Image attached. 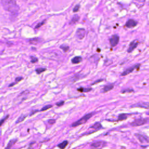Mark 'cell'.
I'll use <instances>...</instances> for the list:
<instances>
[{"mask_svg":"<svg viewBox=\"0 0 149 149\" xmlns=\"http://www.w3.org/2000/svg\"><path fill=\"white\" fill-rule=\"evenodd\" d=\"M52 107H53L52 106V105H51V104H48L47 105H45V106L43 107L40 109V111H46V110H47V109L51 108H52Z\"/></svg>","mask_w":149,"mask_h":149,"instance_id":"24","label":"cell"},{"mask_svg":"<svg viewBox=\"0 0 149 149\" xmlns=\"http://www.w3.org/2000/svg\"><path fill=\"white\" fill-rule=\"evenodd\" d=\"M102 128H103V126L101 125V123L98 122H96V123H94L92 126H90V128L94 129V130H99V129H101Z\"/></svg>","mask_w":149,"mask_h":149,"instance_id":"14","label":"cell"},{"mask_svg":"<svg viewBox=\"0 0 149 149\" xmlns=\"http://www.w3.org/2000/svg\"><path fill=\"white\" fill-rule=\"evenodd\" d=\"M82 61V57L80 56H77V57H75L73 58L71 60V62H72V64H79L80 62Z\"/></svg>","mask_w":149,"mask_h":149,"instance_id":"13","label":"cell"},{"mask_svg":"<svg viewBox=\"0 0 149 149\" xmlns=\"http://www.w3.org/2000/svg\"><path fill=\"white\" fill-rule=\"evenodd\" d=\"M79 16L77 15H75L72 17V19H71V22H69L70 25H73L75 24V23H76L77 22H78V21L79 20Z\"/></svg>","mask_w":149,"mask_h":149,"instance_id":"17","label":"cell"},{"mask_svg":"<svg viewBox=\"0 0 149 149\" xmlns=\"http://www.w3.org/2000/svg\"><path fill=\"white\" fill-rule=\"evenodd\" d=\"M104 80V79H98V80H96V81H94V82H93V83L92 84V85H96V84L98 83H100V82H101L103 81Z\"/></svg>","mask_w":149,"mask_h":149,"instance_id":"30","label":"cell"},{"mask_svg":"<svg viewBox=\"0 0 149 149\" xmlns=\"http://www.w3.org/2000/svg\"><path fill=\"white\" fill-rule=\"evenodd\" d=\"M138 44H139V42H138V40L132 41L130 43V44H129V47L128 49L127 50L128 52L130 53V52H132V51L138 47Z\"/></svg>","mask_w":149,"mask_h":149,"instance_id":"8","label":"cell"},{"mask_svg":"<svg viewBox=\"0 0 149 149\" xmlns=\"http://www.w3.org/2000/svg\"><path fill=\"white\" fill-rule=\"evenodd\" d=\"M86 31L83 28H79L76 31V36L77 39L82 40L83 39L85 36Z\"/></svg>","mask_w":149,"mask_h":149,"instance_id":"7","label":"cell"},{"mask_svg":"<svg viewBox=\"0 0 149 149\" xmlns=\"http://www.w3.org/2000/svg\"><path fill=\"white\" fill-rule=\"evenodd\" d=\"M146 114H147V115H149V112H147V113H146Z\"/></svg>","mask_w":149,"mask_h":149,"instance_id":"37","label":"cell"},{"mask_svg":"<svg viewBox=\"0 0 149 149\" xmlns=\"http://www.w3.org/2000/svg\"><path fill=\"white\" fill-rule=\"evenodd\" d=\"M149 122V118H139L134 120L133 122L130 123V125L132 126H142Z\"/></svg>","mask_w":149,"mask_h":149,"instance_id":"3","label":"cell"},{"mask_svg":"<svg viewBox=\"0 0 149 149\" xmlns=\"http://www.w3.org/2000/svg\"><path fill=\"white\" fill-rule=\"evenodd\" d=\"M60 48H61L62 50L64 51V52H67V51H68V50H69V47L68 46V45L67 44H62L60 46Z\"/></svg>","mask_w":149,"mask_h":149,"instance_id":"21","label":"cell"},{"mask_svg":"<svg viewBox=\"0 0 149 149\" xmlns=\"http://www.w3.org/2000/svg\"><path fill=\"white\" fill-rule=\"evenodd\" d=\"M17 141H18V140H17L16 139H14L10 140V142H8V143L7 146H6V147H5V149H10L12 147L13 145L15 144V143H16Z\"/></svg>","mask_w":149,"mask_h":149,"instance_id":"16","label":"cell"},{"mask_svg":"<svg viewBox=\"0 0 149 149\" xmlns=\"http://www.w3.org/2000/svg\"><path fill=\"white\" fill-rule=\"evenodd\" d=\"M41 41V39H40V38H37V37L33 38V39H31L29 40V42L33 44H37V43H40Z\"/></svg>","mask_w":149,"mask_h":149,"instance_id":"15","label":"cell"},{"mask_svg":"<svg viewBox=\"0 0 149 149\" xmlns=\"http://www.w3.org/2000/svg\"><path fill=\"white\" fill-rule=\"evenodd\" d=\"M136 1L138 2V4H140V6H142V5L144 4L145 0H136Z\"/></svg>","mask_w":149,"mask_h":149,"instance_id":"33","label":"cell"},{"mask_svg":"<svg viewBox=\"0 0 149 149\" xmlns=\"http://www.w3.org/2000/svg\"><path fill=\"white\" fill-rule=\"evenodd\" d=\"M1 4L5 10L13 14H17L19 11V7L16 0H1Z\"/></svg>","mask_w":149,"mask_h":149,"instance_id":"1","label":"cell"},{"mask_svg":"<svg viewBox=\"0 0 149 149\" xmlns=\"http://www.w3.org/2000/svg\"><path fill=\"white\" fill-rule=\"evenodd\" d=\"M30 59H31V63H36L38 61V58L36 57L31 56L30 57Z\"/></svg>","mask_w":149,"mask_h":149,"instance_id":"26","label":"cell"},{"mask_svg":"<svg viewBox=\"0 0 149 149\" xmlns=\"http://www.w3.org/2000/svg\"><path fill=\"white\" fill-rule=\"evenodd\" d=\"M131 108H134V107H140V108H143L149 109V103L147 102H143V103H136L135 104L132 105L130 106Z\"/></svg>","mask_w":149,"mask_h":149,"instance_id":"9","label":"cell"},{"mask_svg":"<svg viewBox=\"0 0 149 149\" xmlns=\"http://www.w3.org/2000/svg\"><path fill=\"white\" fill-rule=\"evenodd\" d=\"M134 92V90L128 89L127 90H122V92H121V93H126V92Z\"/></svg>","mask_w":149,"mask_h":149,"instance_id":"34","label":"cell"},{"mask_svg":"<svg viewBox=\"0 0 149 149\" xmlns=\"http://www.w3.org/2000/svg\"><path fill=\"white\" fill-rule=\"evenodd\" d=\"M114 87V84H109V85H105L103 88L102 92L103 93H105V92H108L109 91L111 90L112 89H113Z\"/></svg>","mask_w":149,"mask_h":149,"instance_id":"12","label":"cell"},{"mask_svg":"<svg viewBox=\"0 0 149 149\" xmlns=\"http://www.w3.org/2000/svg\"><path fill=\"white\" fill-rule=\"evenodd\" d=\"M137 24H138V23H137L136 21L134 20V19H129L126 22L125 26L128 28H132V27H135Z\"/></svg>","mask_w":149,"mask_h":149,"instance_id":"11","label":"cell"},{"mask_svg":"<svg viewBox=\"0 0 149 149\" xmlns=\"http://www.w3.org/2000/svg\"><path fill=\"white\" fill-rule=\"evenodd\" d=\"M135 136L136 137V138L139 140V141L142 144H146V143H148L149 142V139L147 137H146L145 136L143 135V134H136Z\"/></svg>","mask_w":149,"mask_h":149,"instance_id":"5","label":"cell"},{"mask_svg":"<svg viewBox=\"0 0 149 149\" xmlns=\"http://www.w3.org/2000/svg\"><path fill=\"white\" fill-rule=\"evenodd\" d=\"M106 142H104V141H98V142H96L92 143L91 144V147H93V148H102L106 146Z\"/></svg>","mask_w":149,"mask_h":149,"instance_id":"10","label":"cell"},{"mask_svg":"<svg viewBox=\"0 0 149 149\" xmlns=\"http://www.w3.org/2000/svg\"><path fill=\"white\" fill-rule=\"evenodd\" d=\"M26 118V115H22L21 117H19V118H18V119L16 121V123H20V122H22V121H23L25 119V118Z\"/></svg>","mask_w":149,"mask_h":149,"instance_id":"22","label":"cell"},{"mask_svg":"<svg viewBox=\"0 0 149 149\" xmlns=\"http://www.w3.org/2000/svg\"><path fill=\"white\" fill-rule=\"evenodd\" d=\"M8 118H9V115H7L5 116V117H4L3 118H2V119H1V121H0V122H1V123H0V125H1V126H2V124L4 123V122L5 121H6V120Z\"/></svg>","mask_w":149,"mask_h":149,"instance_id":"25","label":"cell"},{"mask_svg":"<svg viewBox=\"0 0 149 149\" xmlns=\"http://www.w3.org/2000/svg\"><path fill=\"white\" fill-rule=\"evenodd\" d=\"M140 64L134 65L133 66V67H130V68H128V69L125 70V71H123L122 73H121V75L122 76H126V75H128V74H129V73H132V72L135 69L139 68V67H140Z\"/></svg>","mask_w":149,"mask_h":149,"instance_id":"6","label":"cell"},{"mask_svg":"<svg viewBox=\"0 0 149 149\" xmlns=\"http://www.w3.org/2000/svg\"><path fill=\"white\" fill-rule=\"evenodd\" d=\"M45 22H46V21L44 20V21H42V22H40V23H39L37 25H36V26L35 28H36V29H39V28H40V27H41V26H43V25L44 24Z\"/></svg>","mask_w":149,"mask_h":149,"instance_id":"27","label":"cell"},{"mask_svg":"<svg viewBox=\"0 0 149 149\" xmlns=\"http://www.w3.org/2000/svg\"><path fill=\"white\" fill-rule=\"evenodd\" d=\"M68 142L67 140H64L63 141L62 143H60V144H58V147H59V148L61 149H65L66 147H67V146L68 145Z\"/></svg>","mask_w":149,"mask_h":149,"instance_id":"19","label":"cell"},{"mask_svg":"<svg viewBox=\"0 0 149 149\" xmlns=\"http://www.w3.org/2000/svg\"><path fill=\"white\" fill-rule=\"evenodd\" d=\"M47 122H48V123H50V125H53L55 123L56 120L54 119H48V121H47Z\"/></svg>","mask_w":149,"mask_h":149,"instance_id":"28","label":"cell"},{"mask_svg":"<svg viewBox=\"0 0 149 149\" xmlns=\"http://www.w3.org/2000/svg\"><path fill=\"white\" fill-rule=\"evenodd\" d=\"M79 8H80V5H76V6H75L74 8H73V11L74 12H76L78 11L79 10Z\"/></svg>","mask_w":149,"mask_h":149,"instance_id":"32","label":"cell"},{"mask_svg":"<svg viewBox=\"0 0 149 149\" xmlns=\"http://www.w3.org/2000/svg\"><path fill=\"white\" fill-rule=\"evenodd\" d=\"M23 79V77H22V76H19V77H16L15 82L16 83H18V82H21V80H22Z\"/></svg>","mask_w":149,"mask_h":149,"instance_id":"29","label":"cell"},{"mask_svg":"<svg viewBox=\"0 0 149 149\" xmlns=\"http://www.w3.org/2000/svg\"><path fill=\"white\" fill-rule=\"evenodd\" d=\"M94 114H95L94 112H92V113H89V114L85 115H84L82 118H80V119L77 120L76 122L72 123L71 126H72V127H76V126H79V125L83 124V123H86V122L89 119H90Z\"/></svg>","mask_w":149,"mask_h":149,"instance_id":"2","label":"cell"},{"mask_svg":"<svg viewBox=\"0 0 149 149\" xmlns=\"http://www.w3.org/2000/svg\"><path fill=\"white\" fill-rule=\"evenodd\" d=\"M39 110H37V109H36V110L32 111L31 112V113H30V114L29 116H30V117H31V116L32 115H34V114H35V113H37V112H39Z\"/></svg>","mask_w":149,"mask_h":149,"instance_id":"35","label":"cell"},{"mask_svg":"<svg viewBox=\"0 0 149 149\" xmlns=\"http://www.w3.org/2000/svg\"><path fill=\"white\" fill-rule=\"evenodd\" d=\"M46 71V68H39L36 69V72L37 75H40L42 72H44Z\"/></svg>","mask_w":149,"mask_h":149,"instance_id":"23","label":"cell"},{"mask_svg":"<svg viewBox=\"0 0 149 149\" xmlns=\"http://www.w3.org/2000/svg\"><path fill=\"white\" fill-rule=\"evenodd\" d=\"M16 83L15 82H13V83H10V85H9V86H8V87H12V86H14V85H16Z\"/></svg>","mask_w":149,"mask_h":149,"instance_id":"36","label":"cell"},{"mask_svg":"<svg viewBox=\"0 0 149 149\" xmlns=\"http://www.w3.org/2000/svg\"><path fill=\"white\" fill-rule=\"evenodd\" d=\"M92 90V88H84V87H79L77 89V91L80 92V93H87V92H90Z\"/></svg>","mask_w":149,"mask_h":149,"instance_id":"18","label":"cell"},{"mask_svg":"<svg viewBox=\"0 0 149 149\" xmlns=\"http://www.w3.org/2000/svg\"><path fill=\"white\" fill-rule=\"evenodd\" d=\"M128 118V115L126 114H121L119 115L118 118V121H123Z\"/></svg>","mask_w":149,"mask_h":149,"instance_id":"20","label":"cell"},{"mask_svg":"<svg viewBox=\"0 0 149 149\" xmlns=\"http://www.w3.org/2000/svg\"><path fill=\"white\" fill-rule=\"evenodd\" d=\"M64 103H65V101H59V102L57 103L56 105H57V106H58V107L62 106V105L64 104Z\"/></svg>","mask_w":149,"mask_h":149,"instance_id":"31","label":"cell"},{"mask_svg":"<svg viewBox=\"0 0 149 149\" xmlns=\"http://www.w3.org/2000/svg\"><path fill=\"white\" fill-rule=\"evenodd\" d=\"M119 41V37L117 35H114L109 39V43L112 47H114L118 44Z\"/></svg>","mask_w":149,"mask_h":149,"instance_id":"4","label":"cell"}]
</instances>
